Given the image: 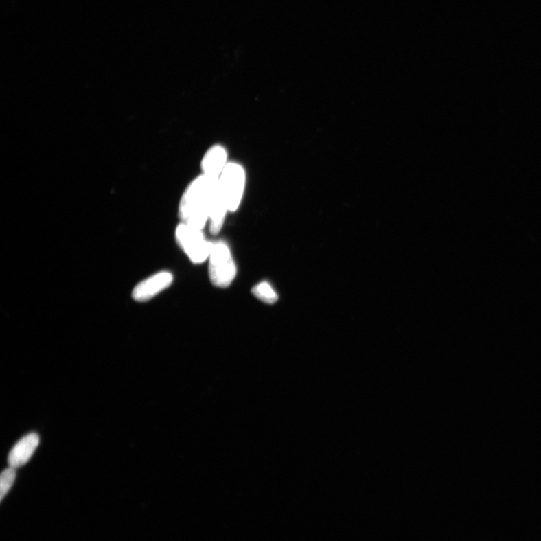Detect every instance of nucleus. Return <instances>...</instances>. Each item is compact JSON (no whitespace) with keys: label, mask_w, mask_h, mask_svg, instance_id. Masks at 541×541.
<instances>
[{"label":"nucleus","mask_w":541,"mask_h":541,"mask_svg":"<svg viewBox=\"0 0 541 541\" xmlns=\"http://www.w3.org/2000/svg\"><path fill=\"white\" fill-rule=\"evenodd\" d=\"M218 179L201 174L187 187L179 205L181 222L203 229L209 222L210 210Z\"/></svg>","instance_id":"nucleus-1"},{"label":"nucleus","mask_w":541,"mask_h":541,"mask_svg":"<svg viewBox=\"0 0 541 541\" xmlns=\"http://www.w3.org/2000/svg\"><path fill=\"white\" fill-rule=\"evenodd\" d=\"M209 273L213 285L227 288L237 275V267L229 246L224 241L213 242L209 257Z\"/></svg>","instance_id":"nucleus-2"},{"label":"nucleus","mask_w":541,"mask_h":541,"mask_svg":"<svg viewBox=\"0 0 541 541\" xmlns=\"http://www.w3.org/2000/svg\"><path fill=\"white\" fill-rule=\"evenodd\" d=\"M203 230L184 222H181L176 230V238L180 248L195 264H201L208 260L212 249L213 242L207 240Z\"/></svg>","instance_id":"nucleus-3"},{"label":"nucleus","mask_w":541,"mask_h":541,"mask_svg":"<svg viewBox=\"0 0 541 541\" xmlns=\"http://www.w3.org/2000/svg\"><path fill=\"white\" fill-rule=\"evenodd\" d=\"M245 184L246 174L243 167L236 163H228L218 178V185L229 212H235L240 208Z\"/></svg>","instance_id":"nucleus-4"},{"label":"nucleus","mask_w":541,"mask_h":541,"mask_svg":"<svg viewBox=\"0 0 541 541\" xmlns=\"http://www.w3.org/2000/svg\"><path fill=\"white\" fill-rule=\"evenodd\" d=\"M173 279V275L170 272L155 274L135 286L133 298L139 302L148 301L168 288Z\"/></svg>","instance_id":"nucleus-5"},{"label":"nucleus","mask_w":541,"mask_h":541,"mask_svg":"<svg viewBox=\"0 0 541 541\" xmlns=\"http://www.w3.org/2000/svg\"><path fill=\"white\" fill-rule=\"evenodd\" d=\"M39 437L36 433H30L23 437L12 449L9 459L11 468H17L28 463L38 447Z\"/></svg>","instance_id":"nucleus-6"},{"label":"nucleus","mask_w":541,"mask_h":541,"mask_svg":"<svg viewBox=\"0 0 541 541\" xmlns=\"http://www.w3.org/2000/svg\"><path fill=\"white\" fill-rule=\"evenodd\" d=\"M228 164L227 152L221 146H214L207 150L202 161L203 174L206 176L218 179Z\"/></svg>","instance_id":"nucleus-7"},{"label":"nucleus","mask_w":541,"mask_h":541,"mask_svg":"<svg viewBox=\"0 0 541 541\" xmlns=\"http://www.w3.org/2000/svg\"><path fill=\"white\" fill-rule=\"evenodd\" d=\"M228 212H229L228 205L220 192L218 180L213 196L209 222L210 233L212 235H216L220 232Z\"/></svg>","instance_id":"nucleus-8"},{"label":"nucleus","mask_w":541,"mask_h":541,"mask_svg":"<svg viewBox=\"0 0 541 541\" xmlns=\"http://www.w3.org/2000/svg\"><path fill=\"white\" fill-rule=\"evenodd\" d=\"M253 296L268 305H273L278 301V295L273 286L266 281H262L252 288Z\"/></svg>","instance_id":"nucleus-9"},{"label":"nucleus","mask_w":541,"mask_h":541,"mask_svg":"<svg viewBox=\"0 0 541 541\" xmlns=\"http://www.w3.org/2000/svg\"><path fill=\"white\" fill-rule=\"evenodd\" d=\"M15 468H11L5 469L0 477V487H1V500L3 499L8 492L11 489L16 477Z\"/></svg>","instance_id":"nucleus-10"}]
</instances>
